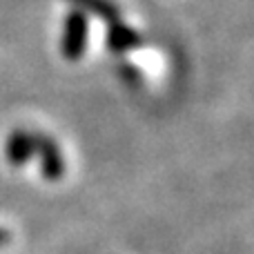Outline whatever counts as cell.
Returning a JSON list of instances; mask_svg holds the SVG:
<instances>
[{
	"label": "cell",
	"instance_id": "6",
	"mask_svg": "<svg viewBox=\"0 0 254 254\" xmlns=\"http://www.w3.org/2000/svg\"><path fill=\"white\" fill-rule=\"evenodd\" d=\"M9 239H11V234H9V232H7V230H2V228H0V248H2V246H4V243H7V241H9Z\"/></svg>",
	"mask_w": 254,
	"mask_h": 254
},
{
	"label": "cell",
	"instance_id": "4",
	"mask_svg": "<svg viewBox=\"0 0 254 254\" xmlns=\"http://www.w3.org/2000/svg\"><path fill=\"white\" fill-rule=\"evenodd\" d=\"M140 43H143V38H140L138 31L129 29V27L123 25V22H119V20L112 22L110 34H107V47H110L114 54H123L131 47H138Z\"/></svg>",
	"mask_w": 254,
	"mask_h": 254
},
{
	"label": "cell",
	"instance_id": "5",
	"mask_svg": "<svg viewBox=\"0 0 254 254\" xmlns=\"http://www.w3.org/2000/svg\"><path fill=\"white\" fill-rule=\"evenodd\" d=\"M69 2L76 4L80 13H92V16H98L107 22L119 20V9L110 0H69Z\"/></svg>",
	"mask_w": 254,
	"mask_h": 254
},
{
	"label": "cell",
	"instance_id": "1",
	"mask_svg": "<svg viewBox=\"0 0 254 254\" xmlns=\"http://www.w3.org/2000/svg\"><path fill=\"white\" fill-rule=\"evenodd\" d=\"M87 18L85 13H80L78 9L71 11L65 18L63 25V38H61V54L67 61H78L85 54V45H87Z\"/></svg>",
	"mask_w": 254,
	"mask_h": 254
},
{
	"label": "cell",
	"instance_id": "2",
	"mask_svg": "<svg viewBox=\"0 0 254 254\" xmlns=\"http://www.w3.org/2000/svg\"><path fill=\"white\" fill-rule=\"evenodd\" d=\"M36 156L40 163V172L47 181H58L65 174V158L49 136L36 134Z\"/></svg>",
	"mask_w": 254,
	"mask_h": 254
},
{
	"label": "cell",
	"instance_id": "3",
	"mask_svg": "<svg viewBox=\"0 0 254 254\" xmlns=\"http://www.w3.org/2000/svg\"><path fill=\"white\" fill-rule=\"evenodd\" d=\"M4 156L16 167L31 161V158L36 156V134H31V131H27V129L11 131L7 143H4Z\"/></svg>",
	"mask_w": 254,
	"mask_h": 254
}]
</instances>
